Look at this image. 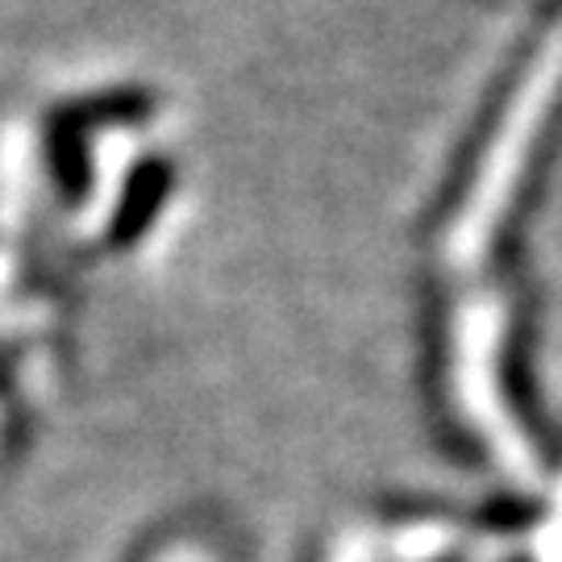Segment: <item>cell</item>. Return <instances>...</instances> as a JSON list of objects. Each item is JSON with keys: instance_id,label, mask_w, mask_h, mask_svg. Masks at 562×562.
Segmentation results:
<instances>
[{"instance_id": "cell-4", "label": "cell", "mask_w": 562, "mask_h": 562, "mask_svg": "<svg viewBox=\"0 0 562 562\" xmlns=\"http://www.w3.org/2000/svg\"><path fill=\"white\" fill-rule=\"evenodd\" d=\"M176 188V162L162 159V155H146L130 167L125 188H121V201L113 209V222H109V246L113 250H130L134 241H142V234L155 225L162 201L171 196Z\"/></svg>"}, {"instance_id": "cell-5", "label": "cell", "mask_w": 562, "mask_h": 562, "mask_svg": "<svg viewBox=\"0 0 562 562\" xmlns=\"http://www.w3.org/2000/svg\"><path fill=\"white\" fill-rule=\"evenodd\" d=\"M450 562H459V559H450Z\"/></svg>"}, {"instance_id": "cell-3", "label": "cell", "mask_w": 562, "mask_h": 562, "mask_svg": "<svg viewBox=\"0 0 562 562\" xmlns=\"http://www.w3.org/2000/svg\"><path fill=\"white\" fill-rule=\"evenodd\" d=\"M501 392L504 401H508V408H513V417L533 438V446L550 462H559L562 459L559 429L546 417L538 375H533V329H529V317H521V322L508 329V346H504V359H501Z\"/></svg>"}, {"instance_id": "cell-2", "label": "cell", "mask_w": 562, "mask_h": 562, "mask_svg": "<svg viewBox=\"0 0 562 562\" xmlns=\"http://www.w3.org/2000/svg\"><path fill=\"white\" fill-rule=\"evenodd\" d=\"M529 59H533V34L521 38V46L513 50V59H508V67L501 71V80L492 83V92H487V101H483L480 117H475V125H471V134L462 138L459 155H454V162H450V180H446L442 196H438V204H434V222H446V217L459 209L462 192H467V180L480 171L483 155H487L492 138H496V125H501L504 109H508V101H513V92L521 88V76H525V67H529Z\"/></svg>"}, {"instance_id": "cell-6", "label": "cell", "mask_w": 562, "mask_h": 562, "mask_svg": "<svg viewBox=\"0 0 562 562\" xmlns=\"http://www.w3.org/2000/svg\"><path fill=\"white\" fill-rule=\"evenodd\" d=\"M134 562H138V559H134Z\"/></svg>"}, {"instance_id": "cell-1", "label": "cell", "mask_w": 562, "mask_h": 562, "mask_svg": "<svg viewBox=\"0 0 562 562\" xmlns=\"http://www.w3.org/2000/svg\"><path fill=\"white\" fill-rule=\"evenodd\" d=\"M150 113H155V97L146 88H109V92H92V97L59 104L46 117V159H50V176H55L63 201H83V192L92 183V162H88L92 130L134 125Z\"/></svg>"}]
</instances>
